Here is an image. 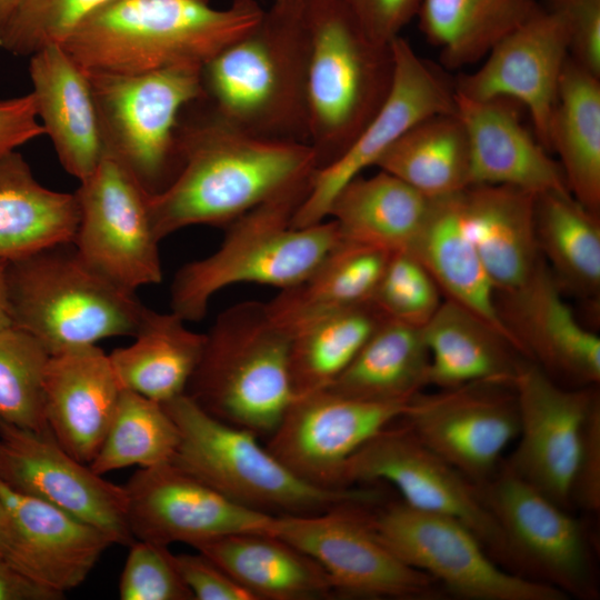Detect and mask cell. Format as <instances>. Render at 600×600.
I'll return each instance as SVG.
<instances>
[{
    "mask_svg": "<svg viewBox=\"0 0 600 600\" xmlns=\"http://www.w3.org/2000/svg\"><path fill=\"white\" fill-rule=\"evenodd\" d=\"M181 113L177 128L180 169L162 191L149 193L160 240L194 224L227 227L317 169L308 143L242 132L208 106Z\"/></svg>",
    "mask_w": 600,
    "mask_h": 600,
    "instance_id": "6da1fadb",
    "label": "cell"
},
{
    "mask_svg": "<svg viewBox=\"0 0 600 600\" xmlns=\"http://www.w3.org/2000/svg\"><path fill=\"white\" fill-rule=\"evenodd\" d=\"M256 0L218 9L210 0H108L60 44L86 72L202 69L258 24Z\"/></svg>",
    "mask_w": 600,
    "mask_h": 600,
    "instance_id": "7a4b0ae2",
    "label": "cell"
},
{
    "mask_svg": "<svg viewBox=\"0 0 600 600\" xmlns=\"http://www.w3.org/2000/svg\"><path fill=\"white\" fill-rule=\"evenodd\" d=\"M304 0H273L256 27L201 69L204 99L248 134L309 144Z\"/></svg>",
    "mask_w": 600,
    "mask_h": 600,
    "instance_id": "3957f363",
    "label": "cell"
},
{
    "mask_svg": "<svg viewBox=\"0 0 600 600\" xmlns=\"http://www.w3.org/2000/svg\"><path fill=\"white\" fill-rule=\"evenodd\" d=\"M312 173L229 223L212 254L182 266L171 284V311L186 322L200 321L226 287L258 283L281 290L306 278L340 242L332 219L292 226Z\"/></svg>",
    "mask_w": 600,
    "mask_h": 600,
    "instance_id": "277c9868",
    "label": "cell"
},
{
    "mask_svg": "<svg viewBox=\"0 0 600 600\" xmlns=\"http://www.w3.org/2000/svg\"><path fill=\"white\" fill-rule=\"evenodd\" d=\"M310 36L309 146L317 169L337 160L387 99L394 73L390 44L371 40L344 0H304Z\"/></svg>",
    "mask_w": 600,
    "mask_h": 600,
    "instance_id": "5b68a950",
    "label": "cell"
},
{
    "mask_svg": "<svg viewBox=\"0 0 600 600\" xmlns=\"http://www.w3.org/2000/svg\"><path fill=\"white\" fill-rule=\"evenodd\" d=\"M11 327L54 354L113 337H133L147 308L89 267L73 243L7 262Z\"/></svg>",
    "mask_w": 600,
    "mask_h": 600,
    "instance_id": "8992f818",
    "label": "cell"
},
{
    "mask_svg": "<svg viewBox=\"0 0 600 600\" xmlns=\"http://www.w3.org/2000/svg\"><path fill=\"white\" fill-rule=\"evenodd\" d=\"M186 394L258 438L273 432L296 394L290 337L271 321L264 302L243 301L218 316Z\"/></svg>",
    "mask_w": 600,
    "mask_h": 600,
    "instance_id": "52a82bcc",
    "label": "cell"
},
{
    "mask_svg": "<svg viewBox=\"0 0 600 600\" xmlns=\"http://www.w3.org/2000/svg\"><path fill=\"white\" fill-rule=\"evenodd\" d=\"M162 406L180 434L171 462L249 509L272 516L310 514L378 498L371 491L306 482L254 433L210 416L186 393Z\"/></svg>",
    "mask_w": 600,
    "mask_h": 600,
    "instance_id": "ba28073f",
    "label": "cell"
},
{
    "mask_svg": "<svg viewBox=\"0 0 600 600\" xmlns=\"http://www.w3.org/2000/svg\"><path fill=\"white\" fill-rule=\"evenodd\" d=\"M87 74L104 153L122 163L150 194L162 191L180 169V116L186 107L204 97L201 69L172 67L142 73Z\"/></svg>",
    "mask_w": 600,
    "mask_h": 600,
    "instance_id": "9c48e42d",
    "label": "cell"
},
{
    "mask_svg": "<svg viewBox=\"0 0 600 600\" xmlns=\"http://www.w3.org/2000/svg\"><path fill=\"white\" fill-rule=\"evenodd\" d=\"M368 520L403 562L431 577L446 593L466 600H567L560 590L497 563L478 537L449 516L398 501Z\"/></svg>",
    "mask_w": 600,
    "mask_h": 600,
    "instance_id": "30bf717a",
    "label": "cell"
},
{
    "mask_svg": "<svg viewBox=\"0 0 600 600\" xmlns=\"http://www.w3.org/2000/svg\"><path fill=\"white\" fill-rule=\"evenodd\" d=\"M507 542L513 571L547 583L568 598L599 597L584 526L501 461L477 486Z\"/></svg>",
    "mask_w": 600,
    "mask_h": 600,
    "instance_id": "8fae6325",
    "label": "cell"
},
{
    "mask_svg": "<svg viewBox=\"0 0 600 600\" xmlns=\"http://www.w3.org/2000/svg\"><path fill=\"white\" fill-rule=\"evenodd\" d=\"M364 506L276 516L270 533L318 562L333 591L341 594L403 600L443 598L446 592L431 577L403 562L379 539Z\"/></svg>",
    "mask_w": 600,
    "mask_h": 600,
    "instance_id": "7c38bea8",
    "label": "cell"
},
{
    "mask_svg": "<svg viewBox=\"0 0 600 600\" xmlns=\"http://www.w3.org/2000/svg\"><path fill=\"white\" fill-rule=\"evenodd\" d=\"M392 424L348 460L340 486L390 482L407 504L462 522L497 563L514 572L507 542L478 487L422 444L403 423Z\"/></svg>",
    "mask_w": 600,
    "mask_h": 600,
    "instance_id": "4fadbf2b",
    "label": "cell"
},
{
    "mask_svg": "<svg viewBox=\"0 0 600 600\" xmlns=\"http://www.w3.org/2000/svg\"><path fill=\"white\" fill-rule=\"evenodd\" d=\"M74 193L80 220L72 243L80 258L129 291L159 283L161 240L153 227L149 192L136 177L104 153Z\"/></svg>",
    "mask_w": 600,
    "mask_h": 600,
    "instance_id": "5bb4252c",
    "label": "cell"
},
{
    "mask_svg": "<svg viewBox=\"0 0 600 600\" xmlns=\"http://www.w3.org/2000/svg\"><path fill=\"white\" fill-rule=\"evenodd\" d=\"M391 48L394 73L387 99L337 160L313 171L309 192L293 216V227L327 220L338 192L367 168L376 166L410 128L431 116L456 112L453 81L421 58L402 37H397Z\"/></svg>",
    "mask_w": 600,
    "mask_h": 600,
    "instance_id": "9a60e30c",
    "label": "cell"
},
{
    "mask_svg": "<svg viewBox=\"0 0 600 600\" xmlns=\"http://www.w3.org/2000/svg\"><path fill=\"white\" fill-rule=\"evenodd\" d=\"M428 449L473 484L488 480L519 434L513 383L474 381L417 393L400 418Z\"/></svg>",
    "mask_w": 600,
    "mask_h": 600,
    "instance_id": "2e32d148",
    "label": "cell"
},
{
    "mask_svg": "<svg viewBox=\"0 0 600 600\" xmlns=\"http://www.w3.org/2000/svg\"><path fill=\"white\" fill-rule=\"evenodd\" d=\"M518 443L503 464L559 507L570 510V486L587 418L600 401L596 386L570 388L526 359L513 381Z\"/></svg>",
    "mask_w": 600,
    "mask_h": 600,
    "instance_id": "e0dca14e",
    "label": "cell"
},
{
    "mask_svg": "<svg viewBox=\"0 0 600 600\" xmlns=\"http://www.w3.org/2000/svg\"><path fill=\"white\" fill-rule=\"evenodd\" d=\"M409 401H368L328 388L300 394L268 437L266 447L306 482L339 489L348 460L398 421Z\"/></svg>",
    "mask_w": 600,
    "mask_h": 600,
    "instance_id": "ac0fdd59",
    "label": "cell"
},
{
    "mask_svg": "<svg viewBox=\"0 0 600 600\" xmlns=\"http://www.w3.org/2000/svg\"><path fill=\"white\" fill-rule=\"evenodd\" d=\"M0 481L101 529L116 544L134 541L124 486L106 480L77 460L49 429L0 424Z\"/></svg>",
    "mask_w": 600,
    "mask_h": 600,
    "instance_id": "d6986e66",
    "label": "cell"
},
{
    "mask_svg": "<svg viewBox=\"0 0 600 600\" xmlns=\"http://www.w3.org/2000/svg\"><path fill=\"white\" fill-rule=\"evenodd\" d=\"M134 540L191 547L238 532L270 533L276 516L241 506L172 462L140 468L124 484Z\"/></svg>",
    "mask_w": 600,
    "mask_h": 600,
    "instance_id": "ffe728a7",
    "label": "cell"
},
{
    "mask_svg": "<svg viewBox=\"0 0 600 600\" xmlns=\"http://www.w3.org/2000/svg\"><path fill=\"white\" fill-rule=\"evenodd\" d=\"M569 56L564 23L541 7L499 40L481 67L456 78L454 90L470 99L504 98L521 103L530 113L536 138L548 150L549 124Z\"/></svg>",
    "mask_w": 600,
    "mask_h": 600,
    "instance_id": "44dd1931",
    "label": "cell"
},
{
    "mask_svg": "<svg viewBox=\"0 0 600 600\" xmlns=\"http://www.w3.org/2000/svg\"><path fill=\"white\" fill-rule=\"evenodd\" d=\"M497 307L523 357L552 380L570 388L599 383L600 339L578 321L541 257L522 284L497 292Z\"/></svg>",
    "mask_w": 600,
    "mask_h": 600,
    "instance_id": "7402d4cb",
    "label": "cell"
},
{
    "mask_svg": "<svg viewBox=\"0 0 600 600\" xmlns=\"http://www.w3.org/2000/svg\"><path fill=\"white\" fill-rule=\"evenodd\" d=\"M16 530L7 564L61 594L79 587L113 540L101 529L0 481Z\"/></svg>",
    "mask_w": 600,
    "mask_h": 600,
    "instance_id": "603a6c76",
    "label": "cell"
},
{
    "mask_svg": "<svg viewBox=\"0 0 600 600\" xmlns=\"http://www.w3.org/2000/svg\"><path fill=\"white\" fill-rule=\"evenodd\" d=\"M43 390L48 429L67 452L90 464L123 390L109 354L96 344L50 354Z\"/></svg>",
    "mask_w": 600,
    "mask_h": 600,
    "instance_id": "cb8c5ba5",
    "label": "cell"
},
{
    "mask_svg": "<svg viewBox=\"0 0 600 600\" xmlns=\"http://www.w3.org/2000/svg\"><path fill=\"white\" fill-rule=\"evenodd\" d=\"M513 102L456 93L469 142L470 184H506L536 196L569 191L558 160L523 127Z\"/></svg>",
    "mask_w": 600,
    "mask_h": 600,
    "instance_id": "d4e9b609",
    "label": "cell"
},
{
    "mask_svg": "<svg viewBox=\"0 0 600 600\" xmlns=\"http://www.w3.org/2000/svg\"><path fill=\"white\" fill-rule=\"evenodd\" d=\"M29 73L38 118L63 169L80 182L104 156L89 77L60 46L30 56Z\"/></svg>",
    "mask_w": 600,
    "mask_h": 600,
    "instance_id": "484cf974",
    "label": "cell"
},
{
    "mask_svg": "<svg viewBox=\"0 0 600 600\" xmlns=\"http://www.w3.org/2000/svg\"><path fill=\"white\" fill-rule=\"evenodd\" d=\"M458 197L467 230L497 292L522 284L541 257L536 194L506 184H470Z\"/></svg>",
    "mask_w": 600,
    "mask_h": 600,
    "instance_id": "4316f807",
    "label": "cell"
},
{
    "mask_svg": "<svg viewBox=\"0 0 600 600\" xmlns=\"http://www.w3.org/2000/svg\"><path fill=\"white\" fill-rule=\"evenodd\" d=\"M458 193L431 200L408 252L427 269L446 300L476 314L521 353L499 316L497 290L467 230Z\"/></svg>",
    "mask_w": 600,
    "mask_h": 600,
    "instance_id": "83f0119b",
    "label": "cell"
},
{
    "mask_svg": "<svg viewBox=\"0 0 600 600\" xmlns=\"http://www.w3.org/2000/svg\"><path fill=\"white\" fill-rule=\"evenodd\" d=\"M196 550L223 569L254 600H311L333 591L321 566L281 538L238 532L201 542Z\"/></svg>",
    "mask_w": 600,
    "mask_h": 600,
    "instance_id": "f1b7e54d",
    "label": "cell"
},
{
    "mask_svg": "<svg viewBox=\"0 0 600 600\" xmlns=\"http://www.w3.org/2000/svg\"><path fill=\"white\" fill-rule=\"evenodd\" d=\"M79 220L76 193L40 184L20 153L0 156V262L72 243Z\"/></svg>",
    "mask_w": 600,
    "mask_h": 600,
    "instance_id": "f546056e",
    "label": "cell"
},
{
    "mask_svg": "<svg viewBox=\"0 0 600 600\" xmlns=\"http://www.w3.org/2000/svg\"><path fill=\"white\" fill-rule=\"evenodd\" d=\"M429 352V386L474 381L513 383L526 358L498 331L461 306L443 300L422 327Z\"/></svg>",
    "mask_w": 600,
    "mask_h": 600,
    "instance_id": "4dcf8cb0",
    "label": "cell"
},
{
    "mask_svg": "<svg viewBox=\"0 0 600 600\" xmlns=\"http://www.w3.org/2000/svg\"><path fill=\"white\" fill-rule=\"evenodd\" d=\"M390 254L340 240L306 278L264 302L269 318L291 338L319 318L369 302Z\"/></svg>",
    "mask_w": 600,
    "mask_h": 600,
    "instance_id": "1f68e13d",
    "label": "cell"
},
{
    "mask_svg": "<svg viewBox=\"0 0 600 600\" xmlns=\"http://www.w3.org/2000/svg\"><path fill=\"white\" fill-rule=\"evenodd\" d=\"M430 198L380 170L348 182L333 199L329 218L343 242L389 253L408 252L428 214Z\"/></svg>",
    "mask_w": 600,
    "mask_h": 600,
    "instance_id": "d6a6232c",
    "label": "cell"
},
{
    "mask_svg": "<svg viewBox=\"0 0 600 600\" xmlns=\"http://www.w3.org/2000/svg\"><path fill=\"white\" fill-rule=\"evenodd\" d=\"M570 193L600 214V77L568 57L548 131Z\"/></svg>",
    "mask_w": 600,
    "mask_h": 600,
    "instance_id": "836d02e7",
    "label": "cell"
},
{
    "mask_svg": "<svg viewBox=\"0 0 600 600\" xmlns=\"http://www.w3.org/2000/svg\"><path fill=\"white\" fill-rule=\"evenodd\" d=\"M174 313L146 310L134 341L110 361L122 388L160 403L186 393L202 354L206 333L191 331Z\"/></svg>",
    "mask_w": 600,
    "mask_h": 600,
    "instance_id": "e575fe53",
    "label": "cell"
},
{
    "mask_svg": "<svg viewBox=\"0 0 600 600\" xmlns=\"http://www.w3.org/2000/svg\"><path fill=\"white\" fill-rule=\"evenodd\" d=\"M429 386L422 328L383 319L328 389L368 401H409Z\"/></svg>",
    "mask_w": 600,
    "mask_h": 600,
    "instance_id": "d590c367",
    "label": "cell"
},
{
    "mask_svg": "<svg viewBox=\"0 0 600 600\" xmlns=\"http://www.w3.org/2000/svg\"><path fill=\"white\" fill-rule=\"evenodd\" d=\"M540 8L538 0H422L416 18L444 68L460 69L482 60Z\"/></svg>",
    "mask_w": 600,
    "mask_h": 600,
    "instance_id": "8d00e7d4",
    "label": "cell"
},
{
    "mask_svg": "<svg viewBox=\"0 0 600 600\" xmlns=\"http://www.w3.org/2000/svg\"><path fill=\"white\" fill-rule=\"evenodd\" d=\"M536 238L541 258L561 288L584 298L600 291V214L569 191H548L534 199Z\"/></svg>",
    "mask_w": 600,
    "mask_h": 600,
    "instance_id": "74e56055",
    "label": "cell"
},
{
    "mask_svg": "<svg viewBox=\"0 0 600 600\" xmlns=\"http://www.w3.org/2000/svg\"><path fill=\"white\" fill-rule=\"evenodd\" d=\"M376 167L430 199L459 192L470 186L464 126L457 112L431 116L399 138Z\"/></svg>",
    "mask_w": 600,
    "mask_h": 600,
    "instance_id": "f35d334b",
    "label": "cell"
},
{
    "mask_svg": "<svg viewBox=\"0 0 600 600\" xmlns=\"http://www.w3.org/2000/svg\"><path fill=\"white\" fill-rule=\"evenodd\" d=\"M386 319L371 301L319 318L290 338L296 397L328 388Z\"/></svg>",
    "mask_w": 600,
    "mask_h": 600,
    "instance_id": "ab89813d",
    "label": "cell"
},
{
    "mask_svg": "<svg viewBox=\"0 0 600 600\" xmlns=\"http://www.w3.org/2000/svg\"><path fill=\"white\" fill-rule=\"evenodd\" d=\"M180 440L179 430L162 403L124 389L113 417L89 467L96 473L171 462Z\"/></svg>",
    "mask_w": 600,
    "mask_h": 600,
    "instance_id": "60d3db41",
    "label": "cell"
},
{
    "mask_svg": "<svg viewBox=\"0 0 600 600\" xmlns=\"http://www.w3.org/2000/svg\"><path fill=\"white\" fill-rule=\"evenodd\" d=\"M49 357L26 331L14 327L0 331V424L48 429L43 378Z\"/></svg>",
    "mask_w": 600,
    "mask_h": 600,
    "instance_id": "b9f144b4",
    "label": "cell"
},
{
    "mask_svg": "<svg viewBox=\"0 0 600 600\" xmlns=\"http://www.w3.org/2000/svg\"><path fill=\"white\" fill-rule=\"evenodd\" d=\"M106 1L22 0L0 38V48L30 57L48 47L60 46Z\"/></svg>",
    "mask_w": 600,
    "mask_h": 600,
    "instance_id": "7bdbcfd3",
    "label": "cell"
},
{
    "mask_svg": "<svg viewBox=\"0 0 600 600\" xmlns=\"http://www.w3.org/2000/svg\"><path fill=\"white\" fill-rule=\"evenodd\" d=\"M371 303L386 318L422 328L441 304V292L420 261L409 252L389 256Z\"/></svg>",
    "mask_w": 600,
    "mask_h": 600,
    "instance_id": "ee69618b",
    "label": "cell"
},
{
    "mask_svg": "<svg viewBox=\"0 0 600 600\" xmlns=\"http://www.w3.org/2000/svg\"><path fill=\"white\" fill-rule=\"evenodd\" d=\"M120 580L121 600H193L168 546L134 540Z\"/></svg>",
    "mask_w": 600,
    "mask_h": 600,
    "instance_id": "f6af8a7d",
    "label": "cell"
},
{
    "mask_svg": "<svg viewBox=\"0 0 600 600\" xmlns=\"http://www.w3.org/2000/svg\"><path fill=\"white\" fill-rule=\"evenodd\" d=\"M541 7L564 23L570 57L600 77V0H543Z\"/></svg>",
    "mask_w": 600,
    "mask_h": 600,
    "instance_id": "bcb514c9",
    "label": "cell"
},
{
    "mask_svg": "<svg viewBox=\"0 0 600 600\" xmlns=\"http://www.w3.org/2000/svg\"><path fill=\"white\" fill-rule=\"evenodd\" d=\"M570 503L571 508L591 513L600 510V401L583 427L570 486Z\"/></svg>",
    "mask_w": 600,
    "mask_h": 600,
    "instance_id": "7dc6e473",
    "label": "cell"
},
{
    "mask_svg": "<svg viewBox=\"0 0 600 600\" xmlns=\"http://www.w3.org/2000/svg\"><path fill=\"white\" fill-rule=\"evenodd\" d=\"M364 33L390 44L417 17L422 0H344Z\"/></svg>",
    "mask_w": 600,
    "mask_h": 600,
    "instance_id": "c3c4849f",
    "label": "cell"
},
{
    "mask_svg": "<svg viewBox=\"0 0 600 600\" xmlns=\"http://www.w3.org/2000/svg\"><path fill=\"white\" fill-rule=\"evenodd\" d=\"M179 572L193 600H254L223 569L198 551L176 556Z\"/></svg>",
    "mask_w": 600,
    "mask_h": 600,
    "instance_id": "681fc988",
    "label": "cell"
},
{
    "mask_svg": "<svg viewBox=\"0 0 600 600\" xmlns=\"http://www.w3.org/2000/svg\"><path fill=\"white\" fill-rule=\"evenodd\" d=\"M43 134L32 92L0 100V156Z\"/></svg>",
    "mask_w": 600,
    "mask_h": 600,
    "instance_id": "f907efd6",
    "label": "cell"
},
{
    "mask_svg": "<svg viewBox=\"0 0 600 600\" xmlns=\"http://www.w3.org/2000/svg\"><path fill=\"white\" fill-rule=\"evenodd\" d=\"M64 594L29 579L7 563L0 564V600H60Z\"/></svg>",
    "mask_w": 600,
    "mask_h": 600,
    "instance_id": "816d5d0a",
    "label": "cell"
},
{
    "mask_svg": "<svg viewBox=\"0 0 600 600\" xmlns=\"http://www.w3.org/2000/svg\"><path fill=\"white\" fill-rule=\"evenodd\" d=\"M16 541V530L12 518L0 499V564L7 563Z\"/></svg>",
    "mask_w": 600,
    "mask_h": 600,
    "instance_id": "f5cc1de1",
    "label": "cell"
},
{
    "mask_svg": "<svg viewBox=\"0 0 600 600\" xmlns=\"http://www.w3.org/2000/svg\"><path fill=\"white\" fill-rule=\"evenodd\" d=\"M6 262H0V331L11 327L6 282Z\"/></svg>",
    "mask_w": 600,
    "mask_h": 600,
    "instance_id": "db71d44e",
    "label": "cell"
},
{
    "mask_svg": "<svg viewBox=\"0 0 600 600\" xmlns=\"http://www.w3.org/2000/svg\"><path fill=\"white\" fill-rule=\"evenodd\" d=\"M22 0H0V38Z\"/></svg>",
    "mask_w": 600,
    "mask_h": 600,
    "instance_id": "11a10c76",
    "label": "cell"
}]
</instances>
